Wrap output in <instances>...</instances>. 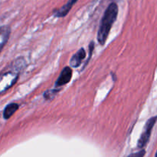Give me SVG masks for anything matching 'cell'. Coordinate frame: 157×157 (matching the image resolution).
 <instances>
[{"label":"cell","mask_w":157,"mask_h":157,"mask_svg":"<svg viewBox=\"0 0 157 157\" xmlns=\"http://www.w3.org/2000/svg\"><path fill=\"white\" fill-rule=\"evenodd\" d=\"M25 67V60L22 57H20L14 60L6 70L0 73V95L15 84L19 77L20 72Z\"/></svg>","instance_id":"cell-1"},{"label":"cell","mask_w":157,"mask_h":157,"mask_svg":"<svg viewBox=\"0 0 157 157\" xmlns=\"http://www.w3.org/2000/svg\"><path fill=\"white\" fill-rule=\"evenodd\" d=\"M119 8L115 2L110 3L103 15L98 33V40L101 46L105 44L113 23L117 18Z\"/></svg>","instance_id":"cell-2"},{"label":"cell","mask_w":157,"mask_h":157,"mask_svg":"<svg viewBox=\"0 0 157 157\" xmlns=\"http://www.w3.org/2000/svg\"><path fill=\"white\" fill-rule=\"evenodd\" d=\"M157 121V116H153L152 118H150V119L147 120V123L145 125V127H144V131H143L142 134H141L139 140H138L137 146L140 149H143L146 145L147 144V143L149 142L150 138V135H151L152 130H153V128L154 126V125L156 124Z\"/></svg>","instance_id":"cell-3"},{"label":"cell","mask_w":157,"mask_h":157,"mask_svg":"<svg viewBox=\"0 0 157 157\" xmlns=\"http://www.w3.org/2000/svg\"><path fill=\"white\" fill-rule=\"evenodd\" d=\"M72 77V69L70 66L64 67L61 71V74L58 76V79L55 82V88L61 87L67 84L71 81Z\"/></svg>","instance_id":"cell-4"},{"label":"cell","mask_w":157,"mask_h":157,"mask_svg":"<svg viewBox=\"0 0 157 157\" xmlns=\"http://www.w3.org/2000/svg\"><path fill=\"white\" fill-rule=\"evenodd\" d=\"M78 0H68L63 6H61L60 9H56L54 11V14L56 17H64L68 14L71 9H72L74 6L77 3Z\"/></svg>","instance_id":"cell-5"},{"label":"cell","mask_w":157,"mask_h":157,"mask_svg":"<svg viewBox=\"0 0 157 157\" xmlns=\"http://www.w3.org/2000/svg\"><path fill=\"white\" fill-rule=\"evenodd\" d=\"M86 52L84 48H81L75 55L72 56L70 61V66L74 68H77L80 66V65L82 62L83 59L85 58Z\"/></svg>","instance_id":"cell-6"},{"label":"cell","mask_w":157,"mask_h":157,"mask_svg":"<svg viewBox=\"0 0 157 157\" xmlns=\"http://www.w3.org/2000/svg\"><path fill=\"white\" fill-rule=\"evenodd\" d=\"M10 32V28L9 26H4L0 27V52L9 40Z\"/></svg>","instance_id":"cell-7"},{"label":"cell","mask_w":157,"mask_h":157,"mask_svg":"<svg viewBox=\"0 0 157 157\" xmlns=\"http://www.w3.org/2000/svg\"><path fill=\"white\" fill-rule=\"evenodd\" d=\"M18 109V105L17 103H9L5 108L4 111H3V117L5 119H9Z\"/></svg>","instance_id":"cell-8"},{"label":"cell","mask_w":157,"mask_h":157,"mask_svg":"<svg viewBox=\"0 0 157 157\" xmlns=\"http://www.w3.org/2000/svg\"><path fill=\"white\" fill-rule=\"evenodd\" d=\"M59 89H50V90H47L44 93V98L46 100H51L52 99L55 98V95L58 94V92H59Z\"/></svg>","instance_id":"cell-9"},{"label":"cell","mask_w":157,"mask_h":157,"mask_svg":"<svg viewBox=\"0 0 157 157\" xmlns=\"http://www.w3.org/2000/svg\"><path fill=\"white\" fill-rule=\"evenodd\" d=\"M94 48V42H91L90 43V45H89V56H88V58H87V62H86V63L84 66H86V65L88 63V62L90 61V58L92 55V52H93Z\"/></svg>","instance_id":"cell-10"},{"label":"cell","mask_w":157,"mask_h":157,"mask_svg":"<svg viewBox=\"0 0 157 157\" xmlns=\"http://www.w3.org/2000/svg\"><path fill=\"white\" fill-rule=\"evenodd\" d=\"M145 150L144 149H142V150L139 151L137 152H135V153L130 154L128 157H144L145 155Z\"/></svg>","instance_id":"cell-11"},{"label":"cell","mask_w":157,"mask_h":157,"mask_svg":"<svg viewBox=\"0 0 157 157\" xmlns=\"http://www.w3.org/2000/svg\"><path fill=\"white\" fill-rule=\"evenodd\" d=\"M156 157H157V152H156Z\"/></svg>","instance_id":"cell-12"}]
</instances>
